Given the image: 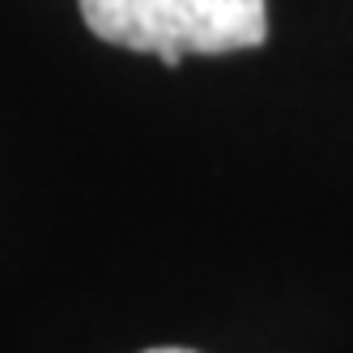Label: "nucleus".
<instances>
[{"label": "nucleus", "instance_id": "nucleus-1", "mask_svg": "<svg viewBox=\"0 0 353 353\" xmlns=\"http://www.w3.org/2000/svg\"><path fill=\"white\" fill-rule=\"evenodd\" d=\"M81 17L103 43L154 52L166 68L268 39L264 0H81Z\"/></svg>", "mask_w": 353, "mask_h": 353}, {"label": "nucleus", "instance_id": "nucleus-2", "mask_svg": "<svg viewBox=\"0 0 353 353\" xmlns=\"http://www.w3.org/2000/svg\"><path fill=\"white\" fill-rule=\"evenodd\" d=\"M145 353H192V349H170L166 345V349H145Z\"/></svg>", "mask_w": 353, "mask_h": 353}]
</instances>
